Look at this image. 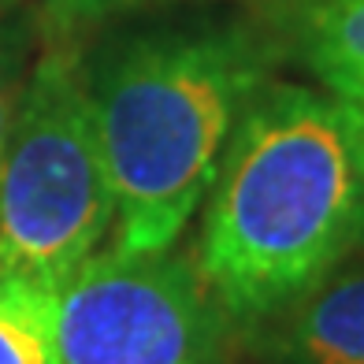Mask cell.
Returning <instances> with one entry per match:
<instances>
[{"label": "cell", "instance_id": "ba28073f", "mask_svg": "<svg viewBox=\"0 0 364 364\" xmlns=\"http://www.w3.org/2000/svg\"><path fill=\"white\" fill-rule=\"evenodd\" d=\"M26 41L15 26H0V160H4V145L11 134L15 112H19V97L26 86Z\"/></svg>", "mask_w": 364, "mask_h": 364}, {"label": "cell", "instance_id": "3957f363", "mask_svg": "<svg viewBox=\"0 0 364 364\" xmlns=\"http://www.w3.org/2000/svg\"><path fill=\"white\" fill-rule=\"evenodd\" d=\"M115 227L86 63L48 48L30 68L0 160V272L60 290Z\"/></svg>", "mask_w": 364, "mask_h": 364}, {"label": "cell", "instance_id": "52a82bcc", "mask_svg": "<svg viewBox=\"0 0 364 364\" xmlns=\"http://www.w3.org/2000/svg\"><path fill=\"white\" fill-rule=\"evenodd\" d=\"M56 290L0 272V364H56Z\"/></svg>", "mask_w": 364, "mask_h": 364}, {"label": "cell", "instance_id": "9c48e42d", "mask_svg": "<svg viewBox=\"0 0 364 364\" xmlns=\"http://www.w3.org/2000/svg\"><path fill=\"white\" fill-rule=\"evenodd\" d=\"M145 4H171V0H45V8L56 15L60 23H101L108 15H119L130 8H145Z\"/></svg>", "mask_w": 364, "mask_h": 364}, {"label": "cell", "instance_id": "8992f818", "mask_svg": "<svg viewBox=\"0 0 364 364\" xmlns=\"http://www.w3.org/2000/svg\"><path fill=\"white\" fill-rule=\"evenodd\" d=\"M272 41L312 86L364 112V0H275Z\"/></svg>", "mask_w": 364, "mask_h": 364}, {"label": "cell", "instance_id": "7a4b0ae2", "mask_svg": "<svg viewBox=\"0 0 364 364\" xmlns=\"http://www.w3.org/2000/svg\"><path fill=\"white\" fill-rule=\"evenodd\" d=\"M268 63L264 41L242 26H168L112 45L86 68L115 250H175Z\"/></svg>", "mask_w": 364, "mask_h": 364}, {"label": "cell", "instance_id": "6da1fadb", "mask_svg": "<svg viewBox=\"0 0 364 364\" xmlns=\"http://www.w3.org/2000/svg\"><path fill=\"white\" fill-rule=\"evenodd\" d=\"M364 242V112L268 78L242 108L201 205L193 268L230 327L253 331Z\"/></svg>", "mask_w": 364, "mask_h": 364}, {"label": "cell", "instance_id": "277c9868", "mask_svg": "<svg viewBox=\"0 0 364 364\" xmlns=\"http://www.w3.org/2000/svg\"><path fill=\"white\" fill-rule=\"evenodd\" d=\"M227 320L175 250L93 253L56 290V364H220Z\"/></svg>", "mask_w": 364, "mask_h": 364}, {"label": "cell", "instance_id": "5b68a950", "mask_svg": "<svg viewBox=\"0 0 364 364\" xmlns=\"http://www.w3.org/2000/svg\"><path fill=\"white\" fill-rule=\"evenodd\" d=\"M245 335L268 364H364V264L346 260Z\"/></svg>", "mask_w": 364, "mask_h": 364}]
</instances>
